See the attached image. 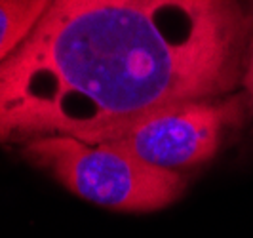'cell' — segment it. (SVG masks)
Instances as JSON below:
<instances>
[{"instance_id":"obj_1","label":"cell","mask_w":253,"mask_h":238,"mask_svg":"<svg viewBox=\"0 0 253 238\" xmlns=\"http://www.w3.org/2000/svg\"><path fill=\"white\" fill-rule=\"evenodd\" d=\"M252 42L240 0H50L0 63V141L103 143L160 109L228 95Z\"/></svg>"},{"instance_id":"obj_2","label":"cell","mask_w":253,"mask_h":238,"mask_svg":"<svg viewBox=\"0 0 253 238\" xmlns=\"http://www.w3.org/2000/svg\"><path fill=\"white\" fill-rule=\"evenodd\" d=\"M23 152L80 198L118 212L160 210L185 189L179 172L149 166L109 143L46 136L27 141Z\"/></svg>"},{"instance_id":"obj_3","label":"cell","mask_w":253,"mask_h":238,"mask_svg":"<svg viewBox=\"0 0 253 238\" xmlns=\"http://www.w3.org/2000/svg\"><path fill=\"white\" fill-rule=\"evenodd\" d=\"M246 107L244 92L185 101L152 113L103 143L126 150L149 166L181 174L215 154L225 134L244 118Z\"/></svg>"},{"instance_id":"obj_4","label":"cell","mask_w":253,"mask_h":238,"mask_svg":"<svg viewBox=\"0 0 253 238\" xmlns=\"http://www.w3.org/2000/svg\"><path fill=\"white\" fill-rule=\"evenodd\" d=\"M48 4L50 0H0V63L29 38Z\"/></svg>"},{"instance_id":"obj_5","label":"cell","mask_w":253,"mask_h":238,"mask_svg":"<svg viewBox=\"0 0 253 238\" xmlns=\"http://www.w3.org/2000/svg\"><path fill=\"white\" fill-rule=\"evenodd\" d=\"M242 86H244V94L248 99V107L253 111V42L250 53H248V61H246V71L242 76Z\"/></svg>"}]
</instances>
